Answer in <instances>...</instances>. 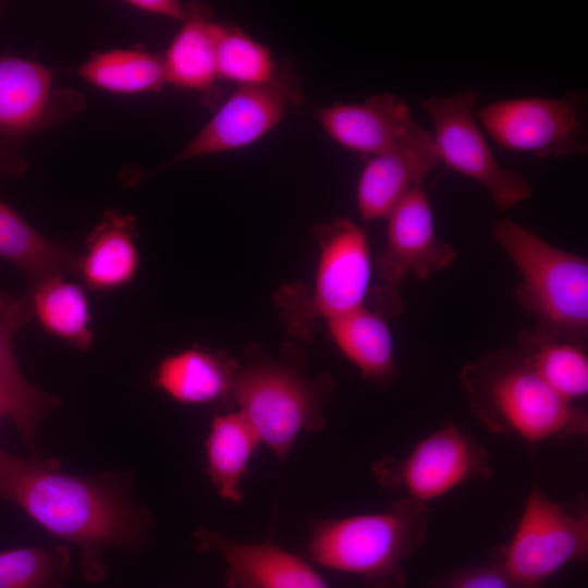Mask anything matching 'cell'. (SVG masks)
I'll list each match as a JSON object with an SVG mask.
<instances>
[{"instance_id":"obj_12","label":"cell","mask_w":588,"mask_h":588,"mask_svg":"<svg viewBox=\"0 0 588 588\" xmlns=\"http://www.w3.org/2000/svg\"><path fill=\"white\" fill-rule=\"evenodd\" d=\"M299 100L296 90L283 79L265 86L237 87L201 130L160 169L252 145L273 130L289 108Z\"/></svg>"},{"instance_id":"obj_5","label":"cell","mask_w":588,"mask_h":588,"mask_svg":"<svg viewBox=\"0 0 588 588\" xmlns=\"http://www.w3.org/2000/svg\"><path fill=\"white\" fill-rule=\"evenodd\" d=\"M334 390L323 372L307 378L284 363L249 360L238 367L231 394L260 443L283 462L303 431H321L324 404Z\"/></svg>"},{"instance_id":"obj_28","label":"cell","mask_w":588,"mask_h":588,"mask_svg":"<svg viewBox=\"0 0 588 588\" xmlns=\"http://www.w3.org/2000/svg\"><path fill=\"white\" fill-rule=\"evenodd\" d=\"M70 574L65 542L0 552V588H64Z\"/></svg>"},{"instance_id":"obj_18","label":"cell","mask_w":588,"mask_h":588,"mask_svg":"<svg viewBox=\"0 0 588 588\" xmlns=\"http://www.w3.org/2000/svg\"><path fill=\"white\" fill-rule=\"evenodd\" d=\"M84 244L77 275L88 290L108 293L133 282L140 261L134 216L107 209Z\"/></svg>"},{"instance_id":"obj_11","label":"cell","mask_w":588,"mask_h":588,"mask_svg":"<svg viewBox=\"0 0 588 588\" xmlns=\"http://www.w3.org/2000/svg\"><path fill=\"white\" fill-rule=\"evenodd\" d=\"M319 246L311 297L305 318H332L364 306L370 284L372 261L364 230L347 217L314 226Z\"/></svg>"},{"instance_id":"obj_17","label":"cell","mask_w":588,"mask_h":588,"mask_svg":"<svg viewBox=\"0 0 588 588\" xmlns=\"http://www.w3.org/2000/svg\"><path fill=\"white\" fill-rule=\"evenodd\" d=\"M32 318L28 294L12 297L0 287V403L29 448L35 446L39 424L61 403L29 382L15 359L13 336Z\"/></svg>"},{"instance_id":"obj_20","label":"cell","mask_w":588,"mask_h":588,"mask_svg":"<svg viewBox=\"0 0 588 588\" xmlns=\"http://www.w3.org/2000/svg\"><path fill=\"white\" fill-rule=\"evenodd\" d=\"M0 258L17 268L32 289L56 275H77L81 253L45 236L0 200Z\"/></svg>"},{"instance_id":"obj_1","label":"cell","mask_w":588,"mask_h":588,"mask_svg":"<svg viewBox=\"0 0 588 588\" xmlns=\"http://www.w3.org/2000/svg\"><path fill=\"white\" fill-rule=\"evenodd\" d=\"M131 483L126 471L71 475L59 458L20 457L0 448V499L77 548L88 584L106 579L107 550L136 551L151 530L150 512L134 503Z\"/></svg>"},{"instance_id":"obj_32","label":"cell","mask_w":588,"mask_h":588,"mask_svg":"<svg viewBox=\"0 0 588 588\" xmlns=\"http://www.w3.org/2000/svg\"><path fill=\"white\" fill-rule=\"evenodd\" d=\"M543 588V587H542Z\"/></svg>"},{"instance_id":"obj_7","label":"cell","mask_w":588,"mask_h":588,"mask_svg":"<svg viewBox=\"0 0 588 588\" xmlns=\"http://www.w3.org/2000/svg\"><path fill=\"white\" fill-rule=\"evenodd\" d=\"M82 94L54 88L51 71L33 60L0 56V176L20 175L27 139L84 109Z\"/></svg>"},{"instance_id":"obj_2","label":"cell","mask_w":588,"mask_h":588,"mask_svg":"<svg viewBox=\"0 0 588 588\" xmlns=\"http://www.w3.org/2000/svg\"><path fill=\"white\" fill-rule=\"evenodd\" d=\"M460 381L470 412L492 433L536 444L588 432L586 411L552 390L516 347L480 355Z\"/></svg>"},{"instance_id":"obj_8","label":"cell","mask_w":588,"mask_h":588,"mask_svg":"<svg viewBox=\"0 0 588 588\" xmlns=\"http://www.w3.org/2000/svg\"><path fill=\"white\" fill-rule=\"evenodd\" d=\"M586 94L524 97L491 102L474 115L501 147L537 158L586 155Z\"/></svg>"},{"instance_id":"obj_22","label":"cell","mask_w":588,"mask_h":588,"mask_svg":"<svg viewBox=\"0 0 588 588\" xmlns=\"http://www.w3.org/2000/svg\"><path fill=\"white\" fill-rule=\"evenodd\" d=\"M331 339L370 381H384L394 371L393 338L385 319L360 306L327 321Z\"/></svg>"},{"instance_id":"obj_10","label":"cell","mask_w":588,"mask_h":588,"mask_svg":"<svg viewBox=\"0 0 588 588\" xmlns=\"http://www.w3.org/2000/svg\"><path fill=\"white\" fill-rule=\"evenodd\" d=\"M376 480L390 491L426 503L474 479L492 476L488 451L454 424L420 440L404 457L372 464Z\"/></svg>"},{"instance_id":"obj_4","label":"cell","mask_w":588,"mask_h":588,"mask_svg":"<svg viewBox=\"0 0 588 588\" xmlns=\"http://www.w3.org/2000/svg\"><path fill=\"white\" fill-rule=\"evenodd\" d=\"M491 234L520 275L514 296L536 319L535 330L586 346L588 260L510 219L495 221Z\"/></svg>"},{"instance_id":"obj_14","label":"cell","mask_w":588,"mask_h":588,"mask_svg":"<svg viewBox=\"0 0 588 588\" xmlns=\"http://www.w3.org/2000/svg\"><path fill=\"white\" fill-rule=\"evenodd\" d=\"M439 162L431 134L417 124L393 147L366 159L356 187L362 220L388 218Z\"/></svg>"},{"instance_id":"obj_13","label":"cell","mask_w":588,"mask_h":588,"mask_svg":"<svg viewBox=\"0 0 588 588\" xmlns=\"http://www.w3.org/2000/svg\"><path fill=\"white\" fill-rule=\"evenodd\" d=\"M387 238L376 258L381 279L390 286L408 275L425 280L456 259L455 249L441 241L428 195L422 185L412 189L388 216Z\"/></svg>"},{"instance_id":"obj_25","label":"cell","mask_w":588,"mask_h":588,"mask_svg":"<svg viewBox=\"0 0 588 588\" xmlns=\"http://www.w3.org/2000/svg\"><path fill=\"white\" fill-rule=\"evenodd\" d=\"M540 378L559 395L574 403L588 393L585 345L537 330L523 331L515 346Z\"/></svg>"},{"instance_id":"obj_9","label":"cell","mask_w":588,"mask_h":588,"mask_svg":"<svg viewBox=\"0 0 588 588\" xmlns=\"http://www.w3.org/2000/svg\"><path fill=\"white\" fill-rule=\"evenodd\" d=\"M475 90L419 100L429 115L439 160L480 183L494 206L507 210L531 196L529 182L516 170L502 167L494 157L474 115Z\"/></svg>"},{"instance_id":"obj_27","label":"cell","mask_w":588,"mask_h":588,"mask_svg":"<svg viewBox=\"0 0 588 588\" xmlns=\"http://www.w3.org/2000/svg\"><path fill=\"white\" fill-rule=\"evenodd\" d=\"M216 59L219 79L238 87L282 79L270 49L233 24L217 22Z\"/></svg>"},{"instance_id":"obj_31","label":"cell","mask_w":588,"mask_h":588,"mask_svg":"<svg viewBox=\"0 0 588 588\" xmlns=\"http://www.w3.org/2000/svg\"><path fill=\"white\" fill-rule=\"evenodd\" d=\"M3 416H7V414H5V411H4L3 406H2V404L0 403V419Z\"/></svg>"},{"instance_id":"obj_21","label":"cell","mask_w":588,"mask_h":588,"mask_svg":"<svg viewBox=\"0 0 588 588\" xmlns=\"http://www.w3.org/2000/svg\"><path fill=\"white\" fill-rule=\"evenodd\" d=\"M260 440L238 412L216 415L205 441L207 474L218 494L230 502L243 499L241 480Z\"/></svg>"},{"instance_id":"obj_15","label":"cell","mask_w":588,"mask_h":588,"mask_svg":"<svg viewBox=\"0 0 588 588\" xmlns=\"http://www.w3.org/2000/svg\"><path fill=\"white\" fill-rule=\"evenodd\" d=\"M314 117L336 144L364 159L390 149L416 125L406 102L388 91L363 102H335Z\"/></svg>"},{"instance_id":"obj_3","label":"cell","mask_w":588,"mask_h":588,"mask_svg":"<svg viewBox=\"0 0 588 588\" xmlns=\"http://www.w3.org/2000/svg\"><path fill=\"white\" fill-rule=\"evenodd\" d=\"M430 511L402 497L384 512L321 519L313 524L310 559L359 576L365 588H405L404 562L424 543Z\"/></svg>"},{"instance_id":"obj_6","label":"cell","mask_w":588,"mask_h":588,"mask_svg":"<svg viewBox=\"0 0 588 588\" xmlns=\"http://www.w3.org/2000/svg\"><path fill=\"white\" fill-rule=\"evenodd\" d=\"M492 553L518 584L541 588L543 581L588 554V509L551 500L536 476L511 540Z\"/></svg>"},{"instance_id":"obj_30","label":"cell","mask_w":588,"mask_h":588,"mask_svg":"<svg viewBox=\"0 0 588 588\" xmlns=\"http://www.w3.org/2000/svg\"><path fill=\"white\" fill-rule=\"evenodd\" d=\"M127 5L151 14L170 17L182 23L200 16H211L208 7L177 0H130Z\"/></svg>"},{"instance_id":"obj_26","label":"cell","mask_w":588,"mask_h":588,"mask_svg":"<svg viewBox=\"0 0 588 588\" xmlns=\"http://www.w3.org/2000/svg\"><path fill=\"white\" fill-rule=\"evenodd\" d=\"M76 71L89 84L114 94L158 91L167 84L161 56L143 48L95 52Z\"/></svg>"},{"instance_id":"obj_19","label":"cell","mask_w":588,"mask_h":588,"mask_svg":"<svg viewBox=\"0 0 588 588\" xmlns=\"http://www.w3.org/2000/svg\"><path fill=\"white\" fill-rule=\"evenodd\" d=\"M237 369V364L223 354L196 345L162 358L151 383L181 404L231 401Z\"/></svg>"},{"instance_id":"obj_23","label":"cell","mask_w":588,"mask_h":588,"mask_svg":"<svg viewBox=\"0 0 588 588\" xmlns=\"http://www.w3.org/2000/svg\"><path fill=\"white\" fill-rule=\"evenodd\" d=\"M33 318L48 334L81 352L95 340L85 289L62 275L49 278L29 293Z\"/></svg>"},{"instance_id":"obj_16","label":"cell","mask_w":588,"mask_h":588,"mask_svg":"<svg viewBox=\"0 0 588 588\" xmlns=\"http://www.w3.org/2000/svg\"><path fill=\"white\" fill-rule=\"evenodd\" d=\"M200 551L215 550L226 565L225 588H329L301 556L271 541L237 543L217 531H195Z\"/></svg>"},{"instance_id":"obj_29","label":"cell","mask_w":588,"mask_h":588,"mask_svg":"<svg viewBox=\"0 0 588 588\" xmlns=\"http://www.w3.org/2000/svg\"><path fill=\"white\" fill-rule=\"evenodd\" d=\"M431 586L433 588H528L514 580L492 552L487 562L445 573L431 583Z\"/></svg>"},{"instance_id":"obj_24","label":"cell","mask_w":588,"mask_h":588,"mask_svg":"<svg viewBox=\"0 0 588 588\" xmlns=\"http://www.w3.org/2000/svg\"><path fill=\"white\" fill-rule=\"evenodd\" d=\"M216 28L211 16L183 23L161 56L167 84L205 95L213 93L219 81Z\"/></svg>"}]
</instances>
